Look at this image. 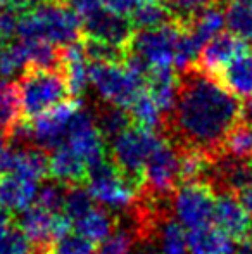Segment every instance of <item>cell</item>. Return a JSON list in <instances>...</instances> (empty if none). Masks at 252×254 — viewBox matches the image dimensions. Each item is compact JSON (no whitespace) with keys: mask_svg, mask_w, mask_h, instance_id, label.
Returning a JSON list of instances; mask_svg holds the SVG:
<instances>
[{"mask_svg":"<svg viewBox=\"0 0 252 254\" xmlns=\"http://www.w3.org/2000/svg\"><path fill=\"white\" fill-rule=\"evenodd\" d=\"M240 116V104L216 78L190 69L180 80L171 130L185 147L218 152Z\"/></svg>","mask_w":252,"mask_h":254,"instance_id":"1","label":"cell"},{"mask_svg":"<svg viewBox=\"0 0 252 254\" xmlns=\"http://www.w3.org/2000/svg\"><path fill=\"white\" fill-rule=\"evenodd\" d=\"M80 17L69 5L61 2H40L19 16L17 37L23 42H49L57 47H66L80 42Z\"/></svg>","mask_w":252,"mask_h":254,"instance_id":"2","label":"cell"},{"mask_svg":"<svg viewBox=\"0 0 252 254\" xmlns=\"http://www.w3.org/2000/svg\"><path fill=\"white\" fill-rule=\"evenodd\" d=\"M149 67L138 57L131 56L121 63H94L90 67V87L107 106L130 107L145 90Z\"/></svg>","mask_w":252,"mask_h":254,"instance_id":"3","label":"cell"},{"mask_svg":"<svg viewBox=\"0 0 252 254\" xmlns=\"http://www.w3.org/2000/svg\"><path fill=\"white\" fill-rule=\"evenodd\" d=\"M17 87L23 116L31 120L69 101L71 95L64 74L57 69H28L19 78Z\"/></svg>","mask_w":252,"mask_h":254,"instance_id":"4","label":"cell"},{"mask_svg":"<svg viewBox=\"0 0 252 254\" xmlns=\"http://www.w3.org/2000/svg\"><path fill=\"white\" fill-rule=\"evenodd\" d=\"M88 190L94 201L107 211H126L137 204L138 187L135 180L128 178L125 173L109 161L88 170Z\"/></svg>","mask_w":252,"mask_h":254,"instance_id":"5","label":"cell"},{"mask_svg":"<svg viewBox=\"0 0 252 254\" xmlns=\"http://www.w3.org/2000/svg\"><path fill=\"white\" fill-rule=\"evenodd\" d=\"M161 142L162 138L155 133V130H149L138 125L128 127L111 140L112 163L121 173L140 185L145 164Z\"/></svg>","mask_w":252,"mask_h":254,"instance_id":"6","label":"cell"},{"mask_svg":"<svg viewBox=\"0 0 252 254\" xmlns=\"http://www.w3.org/2000/svg\"><path fill=\"white\" fill-rule=\"evenodd\" d=\"M183 28L180 24H164L133 33L128 45L131 56L138 57L149 69L175 66L176 44Z\"/></svg>","mask_w":252,"mask_h":254,"instance_id":"7","label":"cell"},{"mask_svg":"<svg viewBox=\"0 0 252 254\" xmlns=\"http://www.w3.org/2000/svg\"><path fill=\"white\" fill-rule=\"evenodd\" d=\"M214 192L205 182H183L173 192V214L175 220L187 230H195L211 223L214 216Z\"/></svg>","mask_w":252,"mask_h":254,"instance_id":"8","label":"cell"},{"mask_svg":"<svg viewBox=\"0 0 252 254\" xmlns=\"http://www.w3.org/2000/svg\"><path fill=\"white\" fill-rule=\"evenodd\" d=\"M71 225L73 221L64 213H50L37 204L21 211L16 218V227L33 244L37 254H49L55 241L69 234Z\"/></svg>","mask_w":252,"mask_h":254,"instance_id":"9","label":"cell"},{"mask_svg":"<svg viewBox=\"0 0 252 254\" xmlns=\"http://www.w3.org/2000/svg\"><path fill=\"white\" fill-rule=\"evenodd\" d=\"M182 180V151L162 138L144 168L142 182L149 194L168 195Z\"/></svg>","mask_w":252,"mask_h":254,"instance_id":"10","label":"cell"},{"mask_svg":"<svg viewBox=\"0 0 252 254\" xmlns=\"http://www.w3.org/2000/svg\"><path fill=\"white\" fill-rule=\"evenodd\" d=\"M80 107L81 104L78 101H66L49 113L35 118L31 123L35 147L42 151H55L66 144L71 125Z\"/></svg>","mask_w":252,"mask_h":254,"instance_id":"11","label":"cell"},{"mask_svg":"<svg viewBox=\"0 0 252 254\" xmlns=\"http://www.w3.org/2000/svg\"><path fill=\"white\" fill-rule=\"evenodd\" d=\"M212 220L216 227L233 241H246L249 234H252V218L249 209L233 192L225 190L216 197Z\"/></svg>","mask_w":252,"mask_h":254,"instance_id":"12","label":"cell"},{"mask_svg":"<svg viewBox=\"0 0 252 254\" xmlns=\"http://www.w3.org/2000/svg\"><path fill=\"white\" fill-rule=\"evenodd\" d=\"M14 173L40 182L49 175V156L38 147H3L0 151V175Z\"/></svg>","mask_w":252,"mask_h":254,"instance_id":"13","label":"cell"},{"mask_svg":"<svg viewBox=\"0 0 252 254\" xmlns=\"http://www.w3.org/2000/svg\"><path fill=\"white\" fill-rule=\"evenodd\" d=\"M246 51V42L232 33H221L202 47L199 54V69L209 76L218 78L237 56Z\"/></svg>","mask_w":252,"mask_h":254,"instance_id":"14","label":"cell"},{"mask_svg":"<svg viewBox=\"0 0 252 254\" xmlns=\"http://www.w3.org/2000/svg\"><path fill=\"white\" fill-rule=\"evenodd\" d=\"M83 30L87 33V38H95V40L105 42V44L118 47L121 51L130 45L131 37H133V24L125 16L114 14L105 7L101 14L94 19L87 21L83 24Z\"/></svg>","mask_w":252,"mask_h":254,"instance_id":"15","label":"cell"},{"mask_svg":"<svg viewBox=\"0 0 252 254\" xmlns=\"http://www.w3.org/2000/svg\"><path fill=\"white\" fill-rule=\"evenodd\" d=\"M61 66L64 80L73 97H80L90 87V64L83 42H74L61 49Z\"/></svg>","mask_w":252,"mask_h":254,"instance_id":"16","label":"cell"},{"mask_svg":"<svg viewBox=\"0 0 252 254\" xmlns=\"http://www.w3.org/2000/svg\"><path fill=\"white\" fill-rule=\"evenodd\" d=\"M38 192V182L28 180L14 173L0 175V207L5 211H24L33 206Z\"/></svg>","mask_w":252,"mask_h":254,"instance_id":"17","label":"cell"},{"mask_svg":"<svg viewBox=\"0 0 252 254\" xmlns=\"http://www.w3.org/2000/svg\"><path fill=\"white\" fill-rule=\"evenodd\" d=\"M49 175L62 185H80L88 177V166L67 144L49 156Z\"/></svg>","mask_w":252,"mask_h":254,"instance_id":"18","label":"cell"},{"mask_svg":"<svg viewBox=\"0 0 252 254\" xmlns=\"http://www.w3.org/2000/svg\"><path fill=\"white\" fill-rule=\"evenodd\" d=\"M147 94L155 101L161 111L166 116H171L173 109L178 101L180 94V81L176 80L171 67H159L151 69L147 74Z\"/></svg>","mask_w":252,"mask_h":254,"instance_id":"19","label":"cell"},{"mask_svg":"<svg viewBox=\"0 0 252 254\" xmlns=\"http://www.w3.org/2000/svg\"><path fill=\"white\" fill-rule=\"evenodd\" d=\"M218 78L233 97H252V54L246 51L237 56Z\"/></svg>","mask_w":252,"mask_h":254,"instance_id":"20","label":"cell"},{"mask_svg":"<svg viewBox=\"0 0 252 254\" xmlns=\"http://www.w3.org/2000/svg\"><path fill=\"white\" fill-rule=\"evenodd\" d=\"M235 241L218 227H205L189 230V251L192 254H233Z\"/></svg>","mask_w":252,"mask_h":254,"instance_id":"21","label":"cell"},{"mask_svg":"<svg viewBox=\"0 0 252 254\" xmlns=\"http://www.w3.org/2000/svg\"><path fill=\"white\" fill-rule=\"evenodd\" d=\"M76 234L92 242H104L116 232V218L104 207H92L85 216L74 221Z\"/></svg>","mask_w":252,"mask_h":254,"instance_id":"22","label":"cell"},{"mask_svg":"<svg viewBox=\"0 0 252 254\" xmlns=\"http://www.w3.org/2000/svg\"><path fill=\"white\" fill-rule=\"evenodd\" d=\"M214 177L226 192H244L252 187V166L247 161L225 157L214 166Z\"/></svg>","mask_w":252,"mask_h":254,"instance_id":"23","label":"cell"},{"mask_svg":"<svg viewBox=\"0 0 252 254\" xmlns=\"http://www.w3.org/2000/svg\"><path fill=\"white\" fill-rule=\"evenodd\" d=\"M226 26V16L219 5L211 3L204 10L197 14L194 19L187 24V30L194 35V38L204 47L209 40L223 33V28Z\"/></svg>","mask_w":252,"mask_h":254,"instance_id":"24","label":"cell"},{"mask_svg":"<svg viewBox=\"0 0 252 254\" xmlns=\"http://www.w3.org/2000/svg\"><path fill=\"white\" fill-rule=\"evenodd\" d=\"M23 116L19 87L12 80L0 81V131L7 135Z\"/></svg>","mask_w":252,"mask_h":254,"instance_id":"25","label":"cell"},{"mask_svg":"<svg viewBox=\"0 0 252 254\" xmlns=\"http://www.w3.org/2000/svg\"><path fill=\"white\" fill-rule=\"evenodd\" d=\"M221 151L226 157L237 161H247L252 157V123H235L226 133L221 144Z\"/></svg>","mask_w":252,"mask_h":254,"instance_id":"26","label":"cell"},{"mask_svg":"<svg viewBox=\"0 0 252 254\" xmlns=\"http://www.w3.org/2000/svg\"><path fill=\"white\" fill-rule=\"evenodd\" d=\"M157 246L161 254H187L189 253V232L175 218L162 220L157 230Z\"/></svg>","mask_w":252,"mask_h":254,"instance_id":"27","label":"cell"},{"mask_svg":"<svg viewBox=\"0 0 252 254\" xmlns=\"http://www.w3.org/2000/svg\"><path fill=\"white\" fill-rule=\"evenodd\" d=\"M30 69V57L28 47L24 42L17 44H7L0 47V78L2 80H12L17 74L23 76Z\"/></svg>","mask_w":252,"mask_h":254,"instance_id":"28","label":"cell"},{"mask_svg":"<svg viewBox=\"0 0 252 254\" xmlns=\"http://www.w3.org/2000/svg\"><path fill=\"white\" fill-rule=\"evenodd\" d=\"M130 118L138 125V127L149 128V130H157L164 121L166 114L161 111V107L155 104L154 99L144 90L128 107Z\"/></svg>","mask_w":252,"mask_h":254,"instance_id":"29","label":"cell"},{"mask_svg":"<svg viewBox=\"0 0 252 254\" xmlns=\"http://www.w3.org/2000/svg\"><path fill=\"white\" fill-rule=\"evenodd\" d=\"M225 16L230 33L242 42H252V5L247 0H233Z\"/></svg>","mask_w":252,"mask_h":254,"instance_id":"30","label":"cell"},{"mask_svg":"<svg viewBox=\"0 0 252 254\" xmlns=\"http://www.w3.org/2000/svg\"><path fill=\"white\" fill-rule=\"evenodd\" d=\"M169 10L166 3L162 2H145L140 3L131 14V24L140 30H151V28H159L168 24Z\"/></svg>","mask_w":252,"mask_h":254,"instance_id":"31","label":"cell"},{"mask_svg":"<svg viewBox=\"0 0 252 254\" xmlns=\"http://www.w3.org/2000/svg\"><path fill=\"white\" fill-rule=\"evenodd\" d=\"M212 168L211 154L201 149L185 147L182 152V180L183 182H204L209 170Z\"/></svg>","mask_w":252,"mask_h":254,"instance_id":"32","label":"cell"},{"mask_svg":"<svg viewBox=\"0 0 252 254\" xmlns=\"http://www.w3.org/2000/svg\"><path fill=\"white\" fill-rule=\"evenodd\" d=\"M24 44L28 47L30 69H57V66H61V49L57 45L40 40Z\"/></svg>","mask_w":252,"mask_h":254,"instance_id":"33","label":"cell"},{"mask_svg":"<svg viewBox=\"0 0 252 254\" xmlns=\"http://www.w3.org/2000/svg\"><path fill=\"white\" fill-rule=\"evenodd\" d=\"M95 121H97V127L104 135V138H109V140L116 138L121 131L131 127L130 114L126 113V109L118 106H107L105 109H102Z\"/></svg>","mask_w":252,"mask_h":254,"instance_id":"34","label":"cell"},{"mask_svg":"<svg viewBox=\"0 0 252 254\" xmlns=\"http://www.w3.org/2000/svg\"><path fill=\"white\" fill-rule=\"evenodd\" d=\"M94 204L95 201H94V197H92L88 187L73 185V187H69L66 192L62 213L74 223V221L80 220L81 216H85L92 207H95Z\"/></svg>","mask_w":252,"mask_h":254,"instance_id":"35","label":"cell"},{"mask_svg":"<svg viewBox=\"0 0 252 254\" xmlns=\"http://www.w3.org/2000/svg\"><path fill=\"white\" fill-rule=\"evenodd\" d=\"M67 187L59 182H47L44 184L37 192V199L35 204L44 209L50 211V213H62L64 199H66Z\"/></svg>","mask_w":252,"mask_h":254,"instance_id":"36","label":"cell"},{"mask_svg":"<svg viewBox=\"0 0 252 254\" xmlns=\"http://www.w3.org/2000/svg\"><path fill=\"white\" fill-rule=\"evenodd\" d=\"M135 239H137V235L130 228H116V232L111 237L101 242L95 254H133Z\"/></svg>","mask_w":252,"mask_h":254,"instance_id":"37","label":"cell"},{"mask_svg":"<svg viewBox=\"0 0 252 254\" xmlns=\"http://www.w3.org/2000/svg\"><path fill=\"white\" fill-rule=\"evenodd\" d=\"M212 0H166L169 14L178 19V24L187 26L201 10L209 7Z\"/></svg>","mask_w":252,"mask_h":254,"instance_id":"38","label":"cell"},{"mask_svg":"<svg viewBox=\"0 0 252 254\" xmlns=\"http://www.w3.org/2000/svg\"><path fill=\"white\" fill-rule=\"evenodd\" d=\"M49 254H95L94 242L80 234H67L52 244Z\"/></svg>","mask_w":252,"mask_h":254,"instance_id":"39","label":"cell"},{"mask_svg":"<svg viewBox=\"0 0 252 254\" xmlns=\"http://www.w3.org/2000/svg\"><path fill=\"white\" fill-rule=\"evenodd\" d=\"M0 254H37L28 237L17 227H12L9 232L0 237Z\"/></svg>","mask_w":252,"mask_h":254,"instance_id":"40","label":"cell"},{"mask_svg":"<svg viewBox=\"0 0 252 254\" xmlns=\"http://www.w3.org/2000/svg\"><path fill=\"white\" fill-rule=\"evenodd\" d=\"M19 30V16L12 7H0V47L12 44L14 37H17Z\"/></svg>","mask_w":252,"mask_h":254,"instance_id":"41","label":"cell"},{"mask_svg":"<svg viewBox=\"0 0 252 254\" xmlns=\"http://www.w3.org/2000/svg\"><path fill=\"white\" fill-rule=\"evenodd\" d=\"M67 5L80 17L81 24L94 19L97 14H101L105 9L104 0H67Z\"/></svg>","mask_w":252,"mask_h":254,"instance_id":"42","label":"cell"},{"mask_svg":"<svg viewBox=\"0 0 252 254\" xmlns=\"http://www.w3.org/2000/svg\"><path fill=\"white\" fill-rule=\"evenodd\" d=\"M105 7H107L111 12L119 14V16H131L133 10L140 5L138 0H104Z\"/></svg>","mask_w":252,"mask_h":254,"instance_id":"43","label":"cell"},{"mask_svg":"<svg viewBox=\"0 0 252 254\" xmlns=\"http://www.w3.org/2000/svg\"><path fill=\"white\" fill-rule=\"evenodd\" d=\"M12 227H14L12 218H10L9 211H5V209H2V207H0V237H2L5 232H9Z\"/></svg>","mask_w":252,"mask_h":254,"instance_id":"44","label":"cell"},{"mask_svg":"<svg viewBox=\"0 0 252 254\" xmlns=\"http://www.w3.org/2000/svg\"><path fill=\"white\" fill-rule=\"evenodd\" d=\"M5 2L7 7H12V9L16 10H21V9H30V7H33V2L35 0H3Z\"/></svg>","mask_w":252,"mask_h":254,"instance_id":"45","label":"cell"},{"mask_svg":"<svg viewBox=\"0 0 252 254\" xmlns=\"http://www.w3.org/2000/svg\"><path fill=\"white\" fill-rule=\"evenodd\" d=\"M240 116L244 118V121L252 123V97L246 99V102L240 106Z\"/></svg>","mask_w":252,"mask_h":254,"instance_id":"46","label":"cell"},{"mask_svg":"<svg viewBox=\"0 0 252 254\" xmlns=\"http://www.w3.org/2000/svg\"><path fill=\"white\" fill-rule=\"evenodd\" d=\"M240 199H242V202L246 204V207L249 209L251 213V218H252V187L246 189V190L240 194Z\"/></svg>","mask_w":252,"mask_h":254,"instance_id":"47","label":"cell"},{"mask_svg":"<svg viewBox=\"0 0 252 254\" xmlns=\"http://www.w3.org/2000/svg\"><path fill=\"white\" fill-rule=\"evenodd\" d=\"M3 147H5V135L0 131V151H2Z\"/></svg>","mask_w":252,"mask_h":254,"instance_id":"48","label":"cell"},{"mask_svg":"<svg viewBox=\"0 0 252 254\" xmlns=\"http://www.w3.org/2000/svg\"><path fill=\"white\" fill-rule=\"evenodd\" d=\"M140 3H145V2H161V0H138Z\"/></svg>","mask_w":252,"mask_h":254,"instance_id":"49","label":"cell"},{"mask_svg":"<svg viewBox=\"0 0 252 254\" xmlns=\"http://www.w3.org/2000/svg\"><path fill=\"white\" fill-rule=\"evenodd\" d=\"M42 2H61V0H42Z\"/></svg>","mask_w":252,"mask_h":254,"instance_id":"50","label":"cell"},{"mask_svg":"<svg viewBox=\"0 0 252 254\" xmlns=\"http://www.w3.org/2000/svg\"><path fill=\"white\" fill-rule=\"evenodd\" d=\"M239 254H249V253H244V251H242V253H239Z\"/></svg>","mask_w":252,"mask_h":254,"instance_id":"51","label":"cell"},{"mask_svg":"<svg viewBox=\"0 0 252 254\" xmlns=\"http://www.w3.org/2000/svg\"><path fill=\"white\" fill-rule=\"evenodd\" d=\"M247 2H249V3H251V5H252V0H247Z\"/></svg>","mask_w":252,"mask_h":254,"instance_id":"52","label":"cell"}]
</instances>
